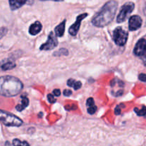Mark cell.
I'll list each match as a JSON object with an SVG mask.
<instances>
[{
    "label": "cell",
    "mask_w": 146,
    "mask_h": 146,
    "mask_svg": "<svg viewBox=\"0 0 146 146\" xmlns=\"http://www.w3.org/2000/svg\"><path fill=\"white\" fill-rule=\"evenodd\" d=\"M28 0H9V7L12 11L18 9L27 2Z\"/></svg>",
    "instance_id": "cell-13"
},
{
    "label": "cell",
    "mask_w": 146,
    "mask_h": 146,
    "mask_svg": "<svg viewBox=\"0 0 146 146\" xmlns=\"http://www.w3.org/2000/svg\"><path fill=\"white\" fill-rule=\"evenodd\" d=\"M142 59H143V64H144V65L146 66V54H145L143 56H142Z\"/></svg>",
    "instance_id": "cell-26"
},
{
    "label": "cell",
    "mask_w": 146,
    "mask_h": 146,
    "mask_svg": "<svg viewBox=\"0 0 146 146\" xmlns=\"http://www.w3.org/2000/svg\"><path fill=\"white\" fill-rule=\"evenodd\" d=\"M53 94L55 96H60L61 95V91H60V89H54L53 91Z\"/></svg>",
    "instance_id": "cell-24"
},
{
    "label": "cell",
    "mask_w": 146,
    "mask_h": 146,
    "mask_svg": "<svg viewBox=\"0 0 146 146\" xmlns=\"http://www.w3.org/2000/svg\"><path fill=\"white\" fill-rule=\"evenodd\" d=\"M134 111L137 113V115H139V116H142V115H144L146 114V108L145 107H143V109L141 110H139L138 108H135Z\"/></svg>",
    "instance_id": "cell-19"
},
{
    "label": "cell",
    "mask_w": 146,
    "mask_h": 146,
    "mask_svg": "<svg viewBox=\"0 0 146 146\" xmlns=\"http://www.w3.org/2000/svg\"><path fill=\"white\" fill-rule=\"evenodd\" d=\"M21 104H18V105L16 106V110H17V111H19V112L25 109V108L29 106V98H27V96H24L22 95L21 96Z\"/></svg>",
    "instance_id": "cell-16"
},
{
    "label": "cell",
    "mask_w": 146,
    "mask_h": 146,
    "mask_svg": "<svg viewBox=\"0 0 146 146\" xmlns=\"http://www.w3.org/2000/svg\"><path fill=\"white\" fill-rule=\"evenodd\" d=\"M86 105L87 107V112L90 115H93L94 113L97 111V106L94 104V99L92 98H89L87 100V103H86Z\"/></svg>",
    "instance_id": "cell-15"
},
{
    "label": "cell",
    "mask_w": 146,
    "mask_h": 146,
    "mask_svg": "<svg viewBox=\"0 0 146 146\" xmlns=\"http://www.w3.org/2000/svg\"><path fill=\"white\" fill-rule=\"evenodd\" d=\"M67 84L68 86L72 87V88H74V90H78L80 89L82 87V83L80 81H77L74 79L72 78H70V79L67 81Z\"/></svg>",
    "instance_id": "cell-17"
},
{
    "label": "cell",
    "mask_w": 146,
    "mask_h": 146,
    "mask_svg": "<svg viewBox=\"0 0 146 146\" xmlns=\"http://www.w3.org/2000/svg\"><path fill=\"white\" fill-rule=\"evenodd\" d=\"M57 44H58V41H57L55 34L53 32H50L47 41L42 44L40 49L42 51H50V50L54 49L57 46Z\"/></svg>",
    "instance_id": "cell-6"
},
{
    "label": "cell",
    "mask_w": 146,
    "mask_h": 146,
    "mask_svg": "<svg viewBox=\"0 0 146 146\" xmlns=\"http://www.w3.org/2000/svg\"><path fill=\"white\" fill-rule=\"evenodd\" d=\"M87 13H83V14H80V15L77 16V19H76V21L70 27L69 29V33L70 35L72 36H76L77 32H78L79 29H80V25H81V22L84 19H85L87 17Z\"/></svg>",
    "instance_id": "cell-7"
},
{
    "label": "cell",
    "mask_w": 146,
    "mask_h": 146,
    "mask_svg": "<svg viewBox=\"0 0 146 146\" xmlns=\"http://www.w3.org/2000/svg\"><path fill=\"white\" fill-rule=\"evenodd\" d=\"M42 25L40 23V21H37L34 23H33L32 24H31L29 29V33L31 35L35 36L42 31Z\"/></svg>",
    "instance_id": "cell-11"
},
{
    "label": "cell",
    "mask_w": 146,
    "mask_h": 146,
    "mask_svg": "<svg viewBox=\"0 0 146 146\" xmlns=\"http://www.w3.org/2000/svg\"><path fill=\"white\" fill-rule=\"evenodd\" d=\"M115 115H120V113H121V109H120V106H116L115 109Z\"/></svg>",
    "instance_id": "cell-25"
},
{
    "label": "cell",
    "mask_w": 146,
    "mask_h": 146,
    "mask_svg": "<svg viewBox=\"0 0 146 146\" xmlns=\"http://www.w3.org/2000/svg\"><path fill=\"white\" fill-rule=\"evenodd\" d=\"M47 99H48L49 102L51 103V104H54V103H55L56 101H57V99H56V98H54V96H53L52 94H48V95H47Z\"/></svg>",
    "instance_id": "cell-21"
},
{
    "label": "cell",
    "mask_w": 146,
    "mask_h": 146,
    "mask_svg": "<svg viewBox=\"0 0 146 146\" xmlns=\"http://www.w3.org/2000/svg\"><path fill=\"white\" fill-rule=\"evenodd\" d=\"M8 29L6 27H0V39L7 34Z\"/></svg>",
    "instance_id": "cell-20"
},
{
    "label": "cell",
    "mask_w": 146,
    "mask_h": 146,
    "mask_svg": "<svg viewBox=\"0 0 146 146\" xmlns=\"http://www.w3.org/2000/svg\"><path fill=\"white\" fill-rule=\"evenodd\" d=\"M40 1H47V0H40ZM51 1H62L64 0H51Z\"/></svg>",
    "instance_id": "cell-27"
},
{
    "label": "cell",
    "mask_w": 146,
    "mask_h": 146,
    "mask_svg": "<svg viewBox=\"0 0 146 146\" xmlns=\"http://www.w3.org/2000/svg\"><path fill=\"white\" fill-rule=\"evenodd\" d=\"M72 91L68 89H65L63 91V95H64V96H70L72 95Z\"/></svg>",
    "instance_id": "cell-23"
},
{
    "label": "cell",
    "mask_w": 146,
    "mask_h": 146,
    "mask_svg": "<svg viewBox=\"0 0 146 146\" xmlns=\"http://www.w3.org/2000/svg\"><path fill=\"white\" fill-rule=\"evenodd\" d=\"M65 24L66 20L64 19V21H62L59 25L54 28V33H55V36L57 37H62L64 35V31H65Z\"/></svg>",
    "instance_id": "cell-14"
},
{
    "label": "cell",
    "mask_w": 146,
    "mask_h": 146,
    "mask_svg": "<svg viewBox=\"0 0 146 146\" xmlns=\"http://www.w3.org/2000/svg\"><path fill=\"white\" fill-rule=\"evenodd\" d=\"M134 54L137 56H143L146 54V40L140 38L135 46Z\"/></svg>",
    "instance_id": "cell-8"
},
{
    "label": "cell",
    "mask_w": 146,
    "mask_h": 146,
    "mask_svg": "<svg viewBox=\"0 0 146 146\" xmlns=\"http://www.w3.org/2000/svg\"><path fill=\"white\" fill-rule=\"evenodd\" d=\"M24 88L22 82L17 77L3 76L0 77V96L14 97L20 94Z\"/></svg>",
    "instance_id": "cell-2"
},
{
    "label": "cell",
    "mask_w": 146,
    "mask_h": 146,
    "mask_svg": "<svg viewBox=\"0 0 146 146\" xmlns=\"http://www.w3.org/2000/svg\"><path fill=\"white\" fill-rule=\"evenodd\" d=\"M140 81H143V82L146 83V74H140L138 76Z\"/></svg>",
    "instance_id": "cell-22"
},
{
    "label": "cell",
    "mask_w": 146,
    "mask_h": 146,
    "mask_svg": "<svg viewBox=\"0 0 146 146\" xmlns=\"http://www.w3.org/2000/svg\"><path fill=\"white\" fill-rule=\"evenodd\" d=\"M15 63L9 59L3 60V61H1V63H0V68H1V70H3V71H9V70L13 69L14 68H15Z\"/></svg>",
    "instance_id": "cell-12"
},
{
    "label": "cell",
    "mask_w": 146,
    "mask_h": 146,
    "mask_svg": "<svg viewBox=\"0 0 146 146\" xmlns=\"http://www.w3.org/2000/svg\"><path fill=\"white\" fill-rule=\"evenodd\" d=\"M142 23H143V20H142L141 17H140V16H132V17H130V18L129 19V30L133 31L139 29L140 28V27L142 26Z\"/></svg>",
    "instance_id": "cell-9"
},
{
    "label": "cell",
    "mask_w": 146,
    "mask_h": 146,
    "mask_svg": "<svg viewBox=\"0 0 146 146\" xmlns=\"http://www.w3.org/2000/svg\"><path fill=\"white\" fill-rule=\"evenodd\" d=\"M12 144L14 146H30L29 144L27 142H26V141H21L20 140L17 139V138L13 140Z\"/></svg>",
    "instance_id": "cell-18"
},
{
    "label": "cell",
    "mask_w": 146,
    "mask_h": 146,
    "mask_svg": "<svg viewBox=\"0 0 146 146\" xmlns=\"http://www.w3.org/2000/svg\"><path fill=\"white\" fill-rule=\"evenodd\" d=\"M127 38H128V34L125 30L123 29L122 27H117L113 31V41L117 45L120 46H124L127 42Z\"/></svg>",
    "instance_id": "cell-4"
},
{
    "label": "cell",
    "mask_w": 146,
    "mask_h": 146,
    "mask_svg": "<svg viewBox=\"0 0 146 146\" xmlns=\"http://www.w3.org/2000/svg\"><path fill=\"white\" fill-rule=\"evenodd\" d=\"M0 122L6 126L9 127H19L23 124L21 118L3 110H0Z\"/></svg>",
    "instance_id": "cell-3"
},
{
    "label": "cell",
    "mask_w": 146,
    "mask_h": 146,
    "mask_svg": "<svg viewBox=\"0 0 146 146\" xmlns=\"http://www.w3.org/2000/svg\"><path fill=\"white\" fill-rule=\"evenodd\" d=\"M111 86L113 88V95L118 96H121L123 94V87H124V83L120 80L114 79L111 81Z\"/></svg>",
    "instance_id": "cell-10"
},
{
    "label": "cell",
    "mask_w": 146,
    "mask_h": 146,
    "mask_svg": "<svg viewBox=\"0 0 146 146\" xmlns=\"http://www.w3.org/2000/svg\"><path fill=\"white\" fill-rule=\"evenodd\" d=\"M135 9V4L131 1L125 3L122 6L120 11L117 17V22L122 23L127 19L130 14L133 12Z\"/></svg>",
    "instance_id": "cell-5"
},
{
    "label": "cell",
    "mask_w": 146,
    "mask_h": 146,
    "mask_svg": "<svg viewBox=\"0 0 146 146\" xmlns=\"http://www.w3.org/2000/svg\"><path fill=\"white\" fill-rule=\"evenodd\" d=\"M117 9V2L115 0H110L103 5L101 9L94 16L92 24L97 27H104L114 19Z\"/></svg>",
    "instance_id": "cell-1"
}]
</instances>
